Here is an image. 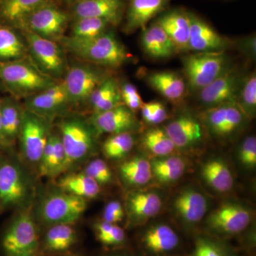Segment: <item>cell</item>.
<instances>
[{"mask_svg": "<svg viewBox=\"0 0 256 256\" xmlns=\"http://www.w3.org/2000/svg\"><path fill=\"white\" fill-rule=\"evenodd\" d=\"M126 0H78L72 6L75 18H92L106 20L110 26H118L124 18Z\"/></svg>", "mask_w": 256, "mask_h": 256, "instance_id": "obj_16", "label": "cell"}, {"mask_svg": "<svg viewBox=\"0 0 256 256\" xmlns=\"http://www.w3.org/2000/svg\"><path fill=\"white\" fill-rule=\"evenodd\" d=\"M242 77L236 68L228 67L212 84L200 90V100L210 108L236 102Z\"/></svg>", "mask_w": 256, "mask_h": 256, "instance_id": "obj_14", "label": "cell"}, {"mask_svg": "<svg viewBox=\"0 0 256 256\" xmlns=\"http://www.w3.org/2000/svg\"><path fill=\"white\" fill-rule=\"evenodd\" d=\"M104 256H129L128 255H126V254H109V255H106Z\"/></svg>", "mask_w": 256, "mask_h": 256, "instance_id": "obj_51", "label": "cell"}, {"mask_svg": "<svg viewBox=\"0 0 256 256\" xmlns=\"http://www.w3.org/2000/svg\"><path fill=\"white\" fill-rule=\"evenodd\" d=\"M119 173L124 182L132 186H144L153 178L150 161L140 156L122 162Z\"/></svg>", "mask_w": 256, "mask_h": 256, "instance_id": "obj_35", "label": "cell"}, {"mask_svg": "<svg viewBox=\"0 0 256 256\" xmlns=\"http://www.w3.org/2000/svg\"><path fill=\"white\" fill-rule=\"evenodd\" d=\"M236 104L242 109L248 118L255 117L256 112V72L242 77Z\"/></svg>", "mask_w": 256, "mask_h": 256, "instance_id": "obj_37", "label": "cell"}, {"mask_svg": "<svg viewBox=\"0 0 256 256\" xmlns=\"http://www.w3.org/2000/svg\"><path fill=\"white\" fill-rule=\"evenodd\" d=\"M60 138L66 154L65 170L90 156L95 149L96 133L82 118H66L60 124Z\"/></svg>", "mask_w": 256, "mask_h": 256, "instance_id": "obj_3", "label": "cell"}, {"mask_svg": "<svg viewBox=\"0 0 256 256\" xmlns=\"http://www.w3.org/2000/svg\"><path fill=\"white\" fill-rule=\"evenodd\" d=\"M2 90H4V87L2 86V85L1 82H0V92Z\"/></svg>", "mask_w": 256, "mask_h": 256, "instance_id": "obj_54", "label": "cell"}, {"mask_svg": "<svg viewBox=\"0 0 256 256\" xmlns=\"http://www.w3.org/2000/svg\"><path fill=\"white\" fill-rule=\"evenodd\" d=\"M84 173L95 180L100 186L108 184L112 180L110 168L104 160L96 159L86 166Z\"/></svg>", "mask_w": 256, "mask_h": 256, "instance_id": "obj_42", "label": "cell"}, {"mask_svg": "<svg viewBox=\"0 0 256 256\" xmlns=\"http://www.w3.org/2000/svg\"><path fill=\"white\" fill-rule=\"evenodd\" d=\"M54 156V134H50L40 161V172L42 176H50Z\"/></svg>", "mask_w": 256, "mask_h": 256, "instance_id": "obj_46", "label": "cell"}, {"mask_svg": "<svg viewBox=\"0 0 256 256\" xmlns=\"http://www.w3.org/2000/svg\"><path fill=\"white\" fill-rule=\"evenodd\" d=\"M70 105L63 80L25 100V109L48 120L62 114Z\"/></svg>", "mask_w": 256, "mask_h": 256, "instance_id": "obj_17", "label": "cell"}, {"mask_svg": "<svg viewBox=\"0 0 256 256\" xmlns=\"http://www.w3.org/2000/svg\"><path fill=\"white\" fill-rule=\"evenodd\" d=\"M94 230L96 238L106 246H119L122 245L126 240L124 229L117 224L102 220L95 224Z\"/></svg>", "mask_w": 256, "mask_h": 256, "instance_id": "obj_40", "label": "cell"}, {"mask_svg": "<svg viewBox=\"0 0 256 256\" xmlns=\"http://www.w3.org/2000/svg\"><path fill=\"white\" fill-rule=\"evenodd\" d=\"M28 44L31 60L44 74L60 80L66 72V58L63 47L58 42L44 38L28 31L20 30Z\"/></svg>", "mask_w": 256, "mask_h": 256, "instance_id": "obj_5", "label": "cell"}, {"mask_svg": "<svg viewBox=\"0 0 256 256\" xmlns=\"http://www.w3.org/2000/svg\"><path fill=\"white\" fill-rule=\"evenodd\" d=\"M136 143L133 132L111 134L102 144V152L109 159H122L130 152Z\"/></svg>", "mask_w": 256, "mask_h": 256, "instance_id": "obj_38", "label": "cell"}, {"mask_svg": "<svg viewBox=\"0 0 256 256\" xmlns=\"http://www.w3.org/2000/svg\"><path fill=\"white\" fill-rule=\"evenodd\" d=\"M208 202L204 195L195 190H183L175 197L173 208L175 214L185 225H196L201 222L208 210Z\"/></svg>", "mask_w": 256, "mask_h": 256, "instance_id": "obj_22", "label": "cell"}, {"mask_svg": "<svg viewBox=\"0 0 256 256\" xmlns=\"http://www.w3.org/2000/svg\"><path fill=\"white\" fill-rule=\"evenodd\" d=\"M58 188L70 194L88 200L100 193V186L86 173H73L66 175L58 182Z\"/></svg>", "mask_w": 256, "mask_h": 256, "instance_id": "obj_34", "label": "cell"}, {"mask_svg": "<svg viewBox=\"0 0 256 256\" xmlns=\"http://www.w3.org/2000/svg\"><path fill=\"white\" fill-rule=\"evenodd\" d=\"M124 216V210L122 204L118 201L109 202L102 214V220L117 224L122 222Z\"/></svg>", "mask_w": 256, "mask_h": 256, "instance_id": "obj_47", "label": "cell"}, {"mask_svg": "<svg viewBox=\"0 0 256 256\" xmlns=\"http://www.w3.org/2000/svg\"><path fill=\"white\" fill-rule=\"evenodd\" d=\"M78 242L76 230L70 224L50 226L40 244L42 256H60L70 252Z\"/></svg>", "mask_w": 256, "mask_h": 256, "instance_id": "obj_24", "label": "cell"}, {"mask_svg": "<svg viewBox=\"0 0 256 256\" xmlns=\"http://www.w3.org/2000/svg\"><path fill=\"white\" fill-rule=\"evenodd\" d=\"M109 76L104 68L92 64H76L69 67L63 82L70 105L88 102L96 88Z\"/></svg>", "mask_w": 256, "mask_h": 256, "instance_id": "obj_7", "label": "cell"}, {"mask_svg": "<svg viewBox=\"0 0 256 256\" xmlns=\"http://www.w3.org/2000/svg\"><path fill=\"white\" fill-rule=\"evenodd\" d=\"M140 43L144 54L152 60H168L178 53L170 37L156 21L142 30Z\"/></svg>", "mask_w": 256, "mask_h": 256, "instance_id": "obj_26", "label": "cell"}, {"mask_svg": "<svg viewBox=\"0 0 256 256\" xmlns=\"http://www.w3.org/2000/svg\"><path fill=\"white\" fill-rule=\"evenodd\" d=\"M88 122L96 134L133 132L140 126L134 112L124 104L110 110L92 114Z\"/></svg>", "mask_w": 256, "mask_h": 256, "instance_id": "obj_15", "label": "cell"}, {"mask_svg": "<svg viewBox=\"0 0 256 256\" xmlns=\"http://www.w3.org/2000/svg\"><path fill=\"white\" fill-rule=\"evenodd\" d=\"M239 161L247 169H254L256 166V138L248 136L244 140L238 148Z\"/></svg>", "mask_w": 256, "mask_h": 256, "instance_id": "obj_44", "label": "cell"}, {"mask_svg": "<svg viewBox=\"0 0 256 256\" xmlns=\"http://www.w3.org/2000/svg\"><path fill=\"white\" fill-rule=\"evenodd\" d=\"M86 208V200L62 190L50 193L44 198L40 216L42 222L50 226L56 224L74 225L80 220Z\"/></svg>", "mask_w": 256, "mask_h": 256, "instance_id": "obj_8", "label": "cell"}, {"mask_svg": "<svg viewBox=\"0 0 256 256\" xmlns=\"http://www.w3.org/2000/svg\"><path fill=\"white\" fill-rule=\"evenodd\" d=\"M192 256H232L228 250L214 239L206 236L198 237L195 242Z\"/></svg>", "mask_w": 256, "mask_h": 256, "instance_id": "obj_41", "label": "cell"}, {"mask_svg": "<svg viewBox=\"0 0 256 256\" xmlns=\"http://www.w3.org/2000/svg\"><path fill=\"white\" fill-rule=\"evenodd\" d=\"M66 50L88 63L104 68H118L130 60V54L121 43L114 32L88 40L63 38Z\"/></svg>", "mask_w": 256, "mask_h": 256, "instance_id": "obj_1", "label": "cell"}, {"mask_svg": "<svg viewBox=\"0 0 256 256\" xmlns=\"http://www.w3.org/2000/svg\"><path fill=\"white\" fill-rule=\"evenodd\" d=\"M238 46L239 50H242L244 54L252 58H256V40L255 35L242 38L238 42Z\"/></svg>", "mask_w": 256, "mask_h": 256, "instance_id": "obj_49", "label": "cell"}, {"mask_svg": "<svg viewBox=\"0 0 256 256\" xmlns=\"http://www.w3.org/2000/svg\"><path fill=\"white\" fill-rule=\"evenodd\" d=\"M58 256H79L77 254H73V252H68V254H64V255H60Z\"/></svg>", "mask_w": 256, "mask_h": 256, "instance_id": "obj_52", "label": "cell"}, {"mask_svg": "<svg viewBox=\"0 0 256 256\" xmlns=\"http://www.w3.org/2000/svg\"><path fill=\"white\" fill-rule=\"evenodd\" d=\"M48 119L24 109L20 130L22 150L31 162H40L42 153L50 138Z\"/></svg>", "mask_w": 256, "mask_h": 256, "instance_id": "obj_11", "label": "cell"}, {"mask_svg": "<svg viewBox=\"0 0 256 256\" xmlns=\"http://www.w3.org/2000/svg\"><path fill=\"white\" fill-rule=\"evenodd\" d=\"M172 0H129L126 6L124 32L143 30L152 18L168 10Z\"/></svg>", "mask_w": 256, "mask_h": 256, "instance_id": "obj_20", "label": "cell"}, {"mask_svg": "<svg viewBox=\"0 0 256 256\" xmlns=\"http://www.w3.org/2000/svg\"><path fill=\"white\" fill-rule=\"evenodd\" d=\"M92 112H104L122 104L120 84L116 79L108 77L92 92L88 101Z\"/></svg>", "mask_w": 256, "mask_h": 256, "instance_id": "obj_33", "label": "cell"}, {"mask_svg": "<svg viewBox=\"0 0 256 256\" xmlns=\"http://www.w3.org/2000/svg\"><path fill=\"white\" fill-rule=\"evenodd\" d=\"M120 92L124 106L133 112L140 110L144 102L136 86L130 82H124L120 85Z\"/></svg>", "mask_w": 256, "mask_h": 256, "instance_id": "obj_43", "label": "cell"}, {"mask_svg": "<svg viewBox=\"0 0 256 256\" xmlns=\"http://www.w3.org/2000/svg\"><path fill=\"white\" fill-rule=\"evenodd\" d=\"M64 1L72 3V4H74V3H75L76 2L78 1V0H64Z\"/></svg>", "mask_w": 256, "mask_h": 256, "instance_id": "obj_53", "label": "cell"}, {"mask_svg": "<svg viewBox=\"0 0 256 256\" xmlns=\"http://www.w3.org/2000/svg\"><path fill=\"white\" fill-rule=\"evenodd\" d=\"M144 76L146 84L170 102L178 104L186 97L188 85L178 74L170 70H156L148 72Z\"/></svg>", "mask_w": 256, "mask_h": 256, "instance_id": "obj_23", "label": "cell"}, {"mask_svg": "<svg viewBox=\"0 0 256 256\" xmlns=\"http://www.w3.org/2000/svg\"><path fill=\"white\" fill-rule=\"evenodd\" d=\"M28 44L18 28L0 23V62H9L26 58Z\"/></svg>", "mask_w": 256, "mask_h": 256, "instance_id": "obj_30", "label": "cell"}, {"mask_svg": "<svg viewBox=\"0 0 256 256\" xmlns=\"http://www.w3.org/2000/svg\"><path fill=\"white\" fill-rule=\"evenodd\" d=\"M110 26L108 22L101 18H75L72 24V34L70 37L78 40L95 38L107 32Z\"/></svg>", "mask_w": 256, "mask_h": 256, "instance_id": "obj_39", "label": "cell"}, {"mask_svg": "<svg viewBox=\"0 0 256 256\" xmlns=\"http://www.w3.org/2000/svg\"><path fill=\"white\" fill-rule=\"evenodd\" d=\"M178 234L170 226L156 224L142 234L141 242L146 252L154 256H162L173 252L178 246Z\"/></svg>", "mask_w": 256, "mask_h": 256, "instance_id": "obj_27", "label": "cell"}, {"mask_svg": "<svg viewBox=\"0 0 256 256\" xmlns=\"http://www.w3.org/2000/svg\"><path fill=\"white\" fill-rule=\"evenodd\" d=\"M252 217L247 207L236 202H227L208 215L206 224L213 233L230 236L245 230L250 225Z\"/></svg>", "mask_w": 256, "mask_h": 256, "instance_id": "obj_12", "label": "cell"}, {"mask_svg": "<svg viewBox=\"0 0 256 256\" xmlns=\"http://www.w3.org/2000/svg\"><path fill=\"white\" fill-rule=\"evenodd\" d=\"M24 110L18 98L14 96L2 98V130L5 144L14 142L20 136Z\"/></svg>", "mask_w": 256, "mask_h": 256, "instance_id": "obj_29", "label": "cell"}, {"mask_svg": "<svg viewBox=\"0 0 256 256\" xmlns=\"http://www.w3.org/2000/svg\"><path fill=\"white\" fill-rule=\"evenodd\" d=\"M66 154L60 136L54 134V156L50 176L60 174L65 170Z\"/></svg>", "mask_w": 256, "mask_h": 256, "instance_id": "obj_45", "label": "cell"}, {"mask_svg": "<svg viewBox=\"0 0 256 256\" xmlns=\"http://www.w3.org/2000/svg\"><path fill=\"white\" fill-rule=\"evenodd\" d=\"M58 80L41 72L32 60L0 62V82L16 98H28L46 90Z\"/></svg>", "mask_w": 256, "mask_h": 256, "instance_id": "obj_2", "label": "cell"}, {"mask_svg": "<svg viewBox=\"0 0 256 256\" xmlns=\"http://www.w3.org/2000/svg\"><path fill=\"white\" fill-rule=\"evenodd\" d=\"M153 178L162 184H171L182 178L186 170V160L182 156H170L156 158L150 161Z\"/></svg>", "mask_w": 256, "mask_h": 256, "instance_id": "obj_32", "label": "cell"}, {"mask_svg": "<svg viewBox=\"0 0 256 256\" xmlns=\"http://www.w3.org/2000/svg\"><path fill=\"white\" fill-rule=\"evenodd\" d=\"M40 233L30 212L20 214L3 236L2 246L6 256H41Z\"/></svg>", "mask_w": 256, "mask_h": 256, "instance_id": "obj_4", "label": "cell"}, {"mask_svg": "<svg viewBox=\"0 0 256 256\" xmlns=\"http://www.w3.org/2000/svg\"><path fill=\"white\" fill-rule=\"evenodd\" d=\"M142 148L156 158L172 156L178 150L164 128H150L141 138Z\"/></svg>", "mask_w": 256, "mask_h": 256, "instance_id": "obj_36", "label": "cell"}, {"mask_svg": "<svg viewBox=\"0 0 256 256\" xmlns=\"http://www.w3.org/2000/svg\"><path fill=\"white\" fill-rule=\"evenodd\" d=\"M176 149L190 150L201 144L204 139V127L190 114H182L164 127Z\"/></svg>", "mask_w": 256, "mask_h": 256, "instance_id": "obj_18", "label": "cell"}, {"mask_svg": "<svg viewBox=\"0 0 256 256\" xmlns=\"http://www.w3.org/2000/svg\"><path fill=\"white\" fill-rule=\"evenodd\" d=\"M69 16L68 13L58 8L55 2L48 3L28 15L18 30H28L38 36L58 42L63 40Z\"/></svg>", "mask_w": 256, "mask_h": 256, "instance_id": "obj_9", "label": "cell"}, {"mask_svg": "<svg viewBox=\"0 0 256 256\" xmlns=\"http://www.w3.org/2000/svg\"><path fill=\"white\" fill-rule=\"evenodd\" d=\"M28 194L26 178L18 165L12 162L0 164V202L5 206L18 204Z\"/></svg>", "mask_w": 256, "mask_h": 256, "instance_id": "obj_19", "label": "cell"}, {"mask_svg": "<svg viewBox=\"0 0 256 256\" xmlns=\"http://www.w3.org/2000/svg\"><path fill=\"white\" fill-rule=\"evenodd\" d=\"M150 102L152 112V126L162 124L168 118V111L166 106L160 101H152Z\"/></svg>", "mask_w": 256, "mask_h": 256, "instance_id": "obj_48", "label": "cell"}, {"mask_svg": "<svg viewBox=\"0 0 256 256\" xmlns=\"http://www.w3.org/2000/svg\"><path fill=\"white\" fill-rule=\"evenodd\" d=\"M182 62L188 86L194 90L210 85L228 67L224 52L192 54L185 56Z\"/></svg>", "mask_w": 256, "mask_h": 256, "instance_id": "obj_6", "label": "cell"}, {"mask_svg": "<svg viewBox=\"0 0 256 256\" xmlns=\"http://www.w3.org/2000/svg\"><path fill=\"white\" fill-rule=\"evenodd\" d=\"M162 201L156 192L139 191L130 194L126 208L131 223L140 225L154 218L161 210Z\"/></svg>", "mask_w": 256, "mask_h": 256, "instance_id": "obj_25", "label": "cell"}, {"mask_svg": "<svg viewBox=\"0 0 256 256\" xmlns=\"http://www.w3.org/2000/svg\"><path fill=\"white\" fill-rule=\"evenodd\" d=\"M1 99L0 98V144H5L4 138H3L2 130V122H1Z\"/></svg>", "mask_w": 256, "mask_h": 256, "instance_id": "obj_50", "label": "cell"}, {"mask_svg": "<svg viewBox=\"0 0 256 256\" xmlns=\"http://www.w3.org/2000/svg\"><path fill=\"white\" fill-rule=\"evenodd\" d=\"M54 0H0V23L20 28L25 18L35 10Z\"/></svg>", "mask_w": 256, "mask_h": 256, "instance_id": "obj_28", "label": "cell"}, {"mask_svg": "<svg viewBox=\"0 0 256 256\" xmlns=\"http://www.w3.org/2000/svg\"><path fill=\"white\" fill-rule=\"evenodd\" d=\"M174 44L178 52H188L190 22L188 12L182 8L166 10L156 20Z\"/></svg>", "mask_w": 256, "mask_h": 256, "instance_id": "obj_21", "label": "cell"}, {"mask_svg": "<svg viewBox=\"0 0 256 256\" xmlns=\"http://www.w3.org/2000/svg\"><path fill=\"white\" fill-rule=\"evenodd\" d=\"M202 178L216 192L225 193L234 186L232 170L225 161L220 158L208 160L202 166Z\"/></svg>", "mask_w": 256, "mask_h": 256, "instance_id": "obj_31", "label": "cell"}, {"mask_svg": "<svg viewBox=\"0 0 256 256\" xmlns=\"http://www.w3.org/2000/svg\"><path fill=\"white\" fill-rule=\"evenodd\" d=\"M190 22L188 50L195 53L220 52L233 46L230 38L218 33L201 16L188 12Z\"/></svg>", "mask_w": 256, "mask_h": 256, "instance_id": "obj_13", "label": "cell"}, {"mask_svg": "<svg viewBox=\"0 0 256 256\" xmlns=\"http://www.w3.org/2000/svg\"><path fill=\"white\" fill-rule=\"evenodd\" d=\"M248 117L236 102L210 108L202 114V124L212 136L227 139L242 130Z\"/></svg>", "mask_w": 256, "mask_h": 256, "instance_id": "obj_10", "label": "cell"}]
</instances>
